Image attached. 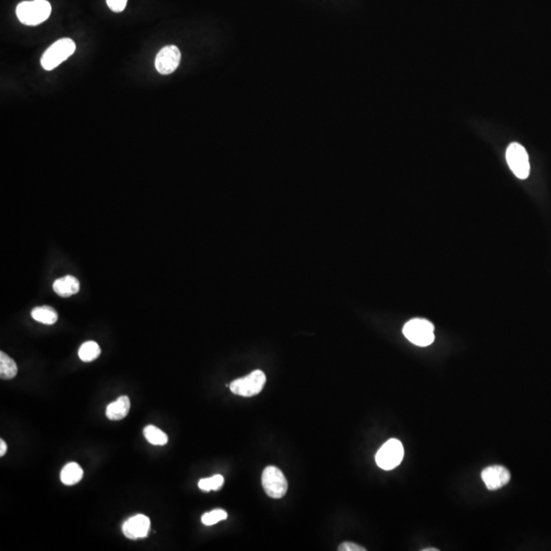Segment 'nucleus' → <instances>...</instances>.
I'll return each mask as SVG.
<instances>
[{
  "label": "nucleus",
  "instance_id": "f257e3e1",
  "mask_svg": "<svg viewBox=\"0 0 551 551\" xmlns=\"http://www.w3.org/2000/svg\"><path fill=\"white\" fill-rule=\"evenodd\" d=\"M16 14L22 24L37 26L50 18L52 6L47 0L23 1L17 6Z\"/></svg>",
  "mask_w": 551,
  "mask_h": 551
},
{
  "label": "nucleus",
  "instance_id": "f03ea898",
  "mask_svg": "<svg viewBox=\"0 0 551 551\" xmlns=\"http://www.w3.org/2000/svg\"><path fill=\"white\" fill-rule=\"evenodd\" d=\"M76 50V44L69 38H63L54 42L41 58V65L46 71L58 67L61 63L73 56Z\"/></svg>",
  "mask_w": 551,
  "mask_h": 551
},
{
  "label": "nucleus",
  "instance_id": "7ed1b4c3",
  "mask_svg": "<svg viewBox=\"0 0 551 551\" xmlns=\"http://www.w3.org/2000/svg\"><path fill=\"white\" fill-rule=\"evenodd\" d=\"M403 335L418 346H429L434 342V326L424 318H413L403 327Z\"/></svg>",
  "mask_w": 551,
  "mask_h": 551
},
{
  "label": "nucleus",
  "instance_id": "20e7f679",
  "mask_svg": "<svg viewBox=\"0 0 551 551\" xmlns=\"http://www.w3.org/2000/svg\"><path fill=\"white\" fill-rule=\"evenodd\" d=\"M267 378L263 371H252L244 378L235 380L230 384V389L236 396H244V398H250V396H257L263 390Z\"/></svg>",
  "mask_w": 551,
  "mask_h": 551
},
{
  "label": "nucleus",
  "instance_id": "39448f33",
  "mask_svg": "<svg viewBox=\"0 0 551 551\" xmlns=\"http://www.w3.org/2000/svg\"><path fill=\"white\" fill-rule=\"evenodd\" d=\"M404 455L402 443L398 439L388 440L376 455V462L382 470L391 471L402 462Z\"/></svg>",
  "mask_w": 551,
  "mask_h": 551
},
{
  "label": "nucleus",
  "instance_id": "423d86ee",
  "mask_svg": "<svg viewBox=\"0 0 551 551\" xmlns=\"http://www.w3.org/2000/svg\"><path fill=\"white\" fill-rule=\"evenodd\" d=\"M261 484L266 493L272 498H282L288 489L284 474L274 466H267L261 476Z\"/></svg>",
  "mask_w": 551,
  "mask_h": 551
},
{
  "label": "nucleus",
  "instance_id": "0eeeda50",
  "mask_svg": "<svg viewBox=\"0 0 551 551\" xmlns=\"http://www.w3.org/2000/svg\"><path fill=\"white\" fill-rule=\"evenodd\" d=\"M506 162L512 172L521 180H525L530 175L529 156L523 145L514 142L506 149Z\"/></svg>",
  "mask_w": 551,
  "mask_h": 551
},
{
  "label": "nucleus",
  "instance_id": "6e6552de",
  "mask_svg": "<svg viewBox=\"0 0 551 551\" xmlns=\"http://www.w3.org/2000/svg\"><path fill=\"white\" fill-rule=\"evenodd\" d=\"M180 61L181 52L177 46H164L156 56V71L162 75H170L178 69Z\"/></svg>",
  "mask_w": 551,
  "mask_h": 551
},
{
  "label": "nucleus",
  "instance_id": "1a4fd4ad",
  "mask_svg": "<svg viewBox=\"0 0 551 551\" xmlns=\"http://www.w3.org/2000/svg\"><path fill=\"white\" fill-rule=\"evenodd\" d=\"M151 529V520L144 515H136L125 521L122 533L131 540L145 538Z\"/></svg>",
  "mask_w": 551,
  "mask_h": 551
},
{
  "label": "nucleus",
  "instance_id": "9d476101",
  "mask_svg": "<svg viewBox=\"0 0 551 551\" xmlns=\"http://www.w3.org/2000/svg\"><path fill=\"white\" fill-rule=\"evenodd\" d=\"M481 477L487 489L494 491L502 488L510 482V473L504 466H491L483 471Z\"/></svg>",
  "mask_w": 551,
  "mask_h": 551
},
{
  "label": "nucleus",
  "instance_id": "9b49d317",
  "mask_svg": "<svg viewBox=\"0 0 551 551\" xmlns=\"http://www.w3.org/2000/svg\"><path fill=\"white\" fill-rule=\"evenodd\" d=\"M54 290L61 297L72 296L79 292L80 283L74 276H65L54 281Z\"/></svg>",
  "mask_w": 551,
  "mask_h": 551
},
{
  "label": "nucleus",
  "instance_id": "f8f14e48",
  "mask_svg": "<svg viewBox=\"0 0 551 551\" xmlns=\"http://www.w3.org/2000/svg\"><path fill=\"white\" fill-rule=\"evenodd\" d=\"M130 399L128 396H121L107 407V419L111 421H120L127 417L130 411Z\"/></svg>",
  "mask_w": 551,
  "mask_h": 551
},
{
  "label": "nucleus",
  "instance_id": "ddd939ff",
  "mask_svg": "<svg viewBox=\"0 0 551 551\" xmlns=\"http://www.w3.org/2000/svg\"><path fill=\"white\" fill-rule=\"evenodd\" d=\"M83 470L79 464L76 462H69V464H65L61 470V480L63 484L72 486V485L79 483L83 478Z\"/></svg>",
  "mask_w": 551,
  "mask_h": 551
},
{
  "label": "nucleus",
  "instance_id": "4468645a",
  "mask_svg": "<svg viewBox=\"0 0 551 551\" xmlns=\"http://www.w3.org/2000/svg\"><path fill=\"white\" fill-rule=\"evenodd\" d=\"M32 318L45 325H54L58 321V312L50 306L35 307L31 312Z\"/></svg>",
  "mask_w": 551,
  "mask_h": 551
},
{
  "label": "nucleus",
  "instance_id": "2eb2a0df",
  "mask_svg": "<svg viewBox=\"0 0 551 551\" xmlns=\"http://www.w3.org/2000/svg\"><path fill=\"white\" fill-rule=\"evenodd\" d=\"M18 374V366L12 358L0 352V378L2 380L14 379Z\"/></svg>",
  "mask_w": 551,
  "mask_h": 551
},
{
  "label": "nucleus",
  "instance_id": "dca6fc26",
  "mask_svg": "<svg viewBox=\"0 0 551 551\" xmlns=\"http://www.w3.org/2000/svg\"><path fill=\"white\" fill-rule=\"evenodd\" d=\"M100 352V347H99L96 342L87 341L82 344L81 347H80L79 358L83 362H92V360L98 358Z\"/></svg>",
  "mask_w": 551,
  "mask_h": 551
},
{
  "label": "nucleus",
  "instance_id": "f3484780",
  "mask_svg": "<svg viewBox=\"0 0 551 551\" xmlns=\"http://www.w3.org/2000/svg\"><path fill=\"white\" fill-rule=\"evenodd\" d=\"M145 438L153 445H166L168 443V436L166 433L162 432L160 429L156 428L155 426L149 425L145 427L144 431Z\"/></svg>",
  "mask_w": 551,
  "mask_h": 551
},
{
  "label": "nucleus",
  "instance_id": "a211bd4d",
  "mask_svg": "<svg viewBox=\"0 0 551 551\" xmlns=\"http://www.w3.org/2000/svg\"><path fill=\"white\" fill-rule=\"evenodd\" d=\"M224 477L222 475H215L210 478L202 479L198 482V487L204 491H210V490H219L223 486Z\"/></svg>",
  "mask_w": 551,
  "mask_h": 551
},
{
  "label": "nucleus",
  "instance_id": "6ab92c4d",
  "mask_svg": "<svg viewBox=\"0 0 551 551\" xmlns=\"http://www.w3.org/2000/svg\"><path fill=\"white\" fill-rule=\"evenodd\" d=\"M228 518V514L223 510H215L213 512H206L202 516V521L204 525L213 526L219 521L226 520Z\"/></svg>",
  "mask_w": 551,
  "mask_h": 551
},
{
  "label": "nucleus",
  "instance_id": "aec40b11",
  "mask_svg": "<svg viewBox=\"0 0 551 551\" xmlns=\"http://www.w3.org/2000/svg\"><path fill=\"white\" fill-rule=\"evenodd\" d=\"M128 0H107V6L113 12H121L126 8Z\"/></svg>",
  "mask_w": 551,
  "mask_h": 551
},
{
  "label": "nucleus",
  "instance_id": "412c9836",
  "mask_svg": "<svg viewBox=\"0 0 551 551\" xmlns=\"http://www.w3.org/2000/svg\"><path fill=\"white\" fill-rule=\"evenodd\" d=\"M338 550L340 551H366V548H362V546L358 545L356 543H352V542H344L342 543L341 545L339 546Z\"/></svg>",
  "mask_w": 551,
  "mask_h": 551
},
{
  "label": "nucleus",
  "instance_id": "4be33fe9",
  "mask_svg": "<svg viewBox=\"0 0 551 551\" xmlns=\"http://www.w3.org/2000/svg\"><path fill=\"white\" fill-rule=\"evenodd\" d=\"M6 449H8L6 443L1 439V440H0V457H3V455H6Z\"/></svg>",
  "mask_w": 551,
  "mask_h": 551
},
{
  "label": "nucleus",
  "instance_id": "5701e85b",
  "mask_svg": "<svg viewBox=\"0 0 551 551\" xmlns=\"http://www.w3.org/2000/svg\"><path fill=\"white\" fill-rule=\"evenodd\" d=\"M423 551H438V550H435V548H426V550H423Z\"/></svg>",
  "mask_w": 551,
  "mask_h": 551
}]
</instances>
